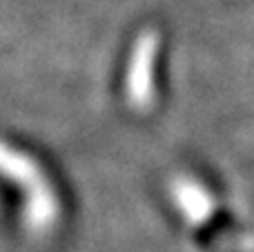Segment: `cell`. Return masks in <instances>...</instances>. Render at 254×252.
I'll list each match as a JSON object with an SVG mask.
<instances>
[{
  "label": "cell",
  "mask_w": 254,
  "mask_h": 252,
  "mask_svg": "<svg viewBox=\"0 0 254 252\" xmlns=\"http://www.w3.org/2000/svg\"><path fill=\"white\" fill-rule=\"evenodd\" d=\"M176 199H179V205L183 208V212L192 221H205L207 214H210V201H207L205 192L198 190L194 183L181 181L176 186Z\"/></svg>",
  "instance_id": "3957f363"
},
{
  "label": "cell",
  "mask_w": 254,
  "mask_h": 252,
  "mask_svg": "<svg viewBox=\"0 0 254 252\" xmlns=\"http://www.w3.org/2000/svg\"><path fill=\"white\" fill-rule=\"evenodd\" d=\"M158 52V34L143 31L136 38L127 65L125 92L127 101L134 110H147L154 98V63Z\"/></svg>",
  "instance_id": "7a4b0ae2"
},
{
  "label": "cell",
  "mask_w": 254,
  "mask_h": 252,
  "mask_svg": "<svg viewBox=\"0 0 254 252\" xmlns=\"http://www.w3.org/2000/svg\"><path fill=\"white\" fill-rule=\"evenodd\" d=\"M0 177L16 183L22 192V226L31 235H45L56 226L61 203L52 181L36 159L0 141Z\"/></svg>",
  "instance_id": "6da1fadb"
}]
</instances>
